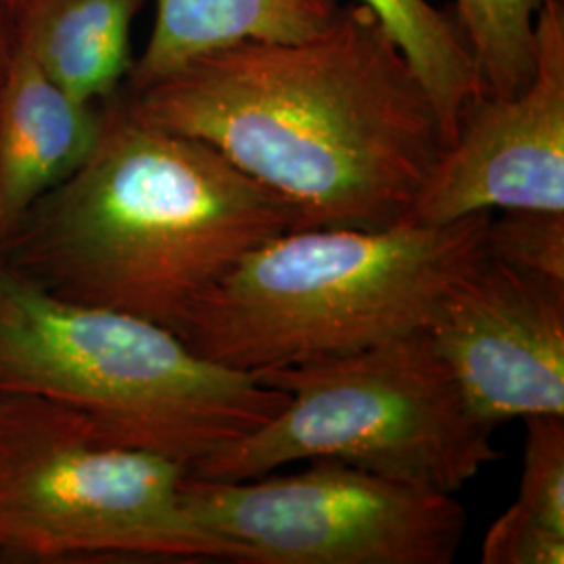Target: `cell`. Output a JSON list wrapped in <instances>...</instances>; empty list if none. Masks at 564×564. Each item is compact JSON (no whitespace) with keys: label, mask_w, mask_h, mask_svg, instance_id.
<instances>
[{"label":"cell","mask_w":564,"mask_h":564,"mask_svg":"<svg viewBox=\"0 0 564 564\" xmlns=\"http://www.w3.org/2000/svg\"><path fill=\"white\" fill-rule=\"evenodd\" d=\"M123 97L279 193L302 228L403 224L445 151L412 63L362 0L310 39L218 48Z\"/></svg>","instance_id":"obj_1"},{"label":"cell","mask_w":564,"mask_h":564,"mask_svg":"<svg viewBox=\"0 0 564 564\" xmlns=\"http://www.w3.org/2000/svg\"><path fill=\"white\" fill-rule=\"evenodd\" d=\"M300 228L279 193L212 144L137 118L121 90L80 170L0 239V263L51 297L178 335L235 263Z\"/></svg>","instance_id":"obj_2"},{"label":"cell","mask_w":564,"mask_h":564,"mask_svg":"<svg viewBox=\"0 0 564 564\" xmlns=\"http://www.w3.org/2000/svg\"><path fill=\"white\" fill-rule=\"evenodd\" d=\"M489 220L477 212L442 226L284 232L235 263L178 337L202 358L260 375L419 333L484 256Z\"/></svg>","instance_id":"obj_3"},{"label":"cell","mask_w":564,"mask_h":564,"mask_svg":"<svg viewBox=\"0 0 564 564\" xmlns=\"http://www.w3.org/2000/svg\"><path fill=\"white\" fill-rule=\"evenodd\" d=\"M57 403L95 442L158 454L186 473L268 423L286 393L197 356L176 333L63 302L7 272L0 398Z\"/></svg>","instance_id":"obj_4"},{"label":"cell","mask_w":564,"mask_h":564,"mask_svg":"<svg viewBox=\"0 0 564 564\" xmlns=\"http://www.w3.org/2000/svg\"><path fill=\"white\" fill-rule=\"evenodd\" d=\"M289 398L239 442L188 475L242 481L333 458L403 484L456 494L500 458L426 330L356 354L256 375Z\"/></svg>","instance_id":"obj_5"},{"label":"cell","mask_w":564,"mask_h":564,"mask_svg":"<svg viewBox=\"0 0 564 564\" xmlns=\"http://www.w3.org/2000/svg\"><path fill=\"white\" fill-rule=\"evenodd\" d=\"M184 477L158 454L95 442L57 403L0 398V554L249 563L241 545L193 517Z\"/></svg>","instance_id":"obj_6"},{"label":"cell","mask_w":564,"mask_h":564,"mask_svg":"<svg viewBox=\"0 0 564 564\" xmlns=\"http://www.w3.org/2000/svg\"><path fill=\"white\" fill-rule=\"evenodd\" d=\"M199 523L249 564H449L466 512L454 494L318 458L293 475L212 481L186 473Z\"/></svg>","instance_id":"obj_7"},{"label":"cell","mask_w":564,"mask_h":564,"mask_svg":"<svg viewBox=\"0 0 564 564\" xmlns=\"http://www.w3.org/2000/svg\"><path fill=\"white\" fill-rule=\"evenodd\" d=\"M424 330L479 421L564 419V281L485 251Z\"/></svg>","instance_id":"obj_8"},{"label":"cell","mask_w":564,"mask_h":564,"mask_svg":"<svg viewBox=\"0 0 564 564\" xmlns=\"http://www.w3.org/2000/svg\"><path fill=\"white\" fill-rule=\"evenodd\" d=\"M564 212V4L535 21V74L523 93L477 97L403 224L456 223L477 212Z\"/></svg>","instance_id":"obj_9"},{"label":"cell","mask_w":564,"mask_h":564,"mask_svg":"<svg viewBox=\"0 0 564 564\" xmlns=\"http://www.w3.org/2000/svg\"><path fill=\"white\" fill-rule=\"evenodd\" d=\"M102 120L105 102L74 99L15 44L0 88V239L80 170Z\"/></svg>","instance_id":"obj_10"},{"label":"cell","mask_w":564,"mask_h":564,"mask_svg":"<svg viewBox=\"0 0 564 564\" xmlns=\"http://www.w3.org/2000/svg\"><path fill=\"white\" fill-rule=\"evenodd\" d=\"M144 0H21L15 44L67 95L116 99L128 80L130 30Z\"/></svg>","instance_id":"obj_11"},{"label":"cell","mask_w":564,"mask_h":564,"mask_svg":"<svg viewBox=\"0 0 564 564\" xmlns=\"http://www.w3.org/2000/svg\"><path fill=\"white\" fill-rule=\"evenodd\" d=\"M341 4L343 0H158L155 25L123 90L139 93L182 65L232 44L310 39Z\"/></svg>","instance_id":"obj_12"},{"label":"cell","mask_w":564,"mask_h":564,"mask_svg":"<svg viewBox=\"0 0 564 564\" xmlns=\"http://www.w3.org/2000/svg\"><path fill=\"white\" fill-rule=\"evenodd\" d=\"M514 505L491 524L485 564L564 563V419L529 416Z\"/></svg>","instance_id":"obj_13"},{"label":"cell","mask_w":564,"mask_h":564,"mask_svg":"<svg viewBox=\"0 0 564 564\" xmlns=\"http://www.w3.org/2000/svg\"><path fill=\"white\" fill-rule=\"evenodd\" d=\"M400 42L433 102L445 149L458 134L464 107L481 97V82L456 20L429 0H362Z\"/></svg>","instance_id":"obj_14"},{"label":"cell","mask_w":564,"mask_h":564,"mask_svg":"<svg viewBox=\"0 0 564 564\" xmlns=\"http://www.w3.org/2000/svg\"><path fill=\"white\" fill-rule=\"evenodd\" d=\"M545 0H454L452 15L481 82V95L508 99L533 80L535 21Z\"/></svg>","instance_id":"obj_15"},{"label":"cell","mask_w":564,"mask_h":564,"mask_svg":"<svg viewBox=\"0 0 564 564\" xmlns=\"http://www.w3.org/2000/svg\"><path fill=\"white\" fill-rule=\"evenodd\" d=\"M485 251L514 268L564 281V212H505L489 220Z\"/></svg>","instance_id":"obj_16"},{"label":"cell","mask_w":564,"mask_h":564,"mask_svg":"<svg viewBox=\"0 0 564 564\" xmlns=\"http://www.w3.org/2000/svg\"><path fill=\"white\" fill-rule=\"evenodd\" d=\"M15 48V32H13V13L0 4V88L9 69V61Z\"/></svg>","instance_id":"obj_17"},{"label":"cell","mask_w":564,"mask_h":564,"mask_svg":"<svg viewBox=\"0 0 564 564\" xmlns=\"http://www.w3.org/2000/svg\"><path fill=\"white\" fill-rule=\"evenodd\" d=\"M20 2L21 0H0V4H2V7H7L11 13L20 7Z\"/></svg>","instance_id":"obj_18"},{"label":"cell","mask_w":564,"mask_h":564,"mask_svg":"<svg viewBox=\"0 0 564 564\" xmlns=\"http://www.w3.org/2000/svg\"><path fill=\"white\" fill-rule=\"evenodd\" d=\"M4 281H7V270L0 263V295H2V284H4Z\"/></svg>","instance_id":"obj_19"}]
</instances>
